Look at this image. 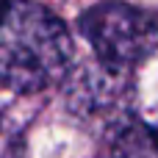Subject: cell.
I'll return each instance as SVG.
<instances>
[{
	"label": "cell",
	"mask_w": 158,
	"mask_h": 158,
	"mask_svg": "<svg viewBox=\"0 0 158 158\" xmlns=\"http://www.w3.org/2000/svg\"><path fill=\"white\" fill-rule=\"evenodd\" d=\"M83 33L106 69L128 72L156 47L158 25L136 6L103 3L83 17Z\"/></svg>",
	"instance_id": "obj_2"
},
{
	"label": "cell",
	"mask_w": 158,
	"mask_h": 158,
	"mask_svg": "<svg viewBox=\"0 0 158 158\" xmlns=\"http://www.w3.org/2000/svg\"><path fill=\"white\" fill-rule=\"evenodd\" d=\"M6 8H8V0H0V14H3Z\"/></svg>",
	"instance_id": "obj_5"
},
{
	"label": "cell",
	"mask_w": 158,
	"mask_h": 158,
	"mask_svg": "<svg viewBox=\"0 0 158 158\" xmlns=\"http://www.w3.org/2000/svg\"><path fill=\"white\" fill-rule=\"evenodd\" d=\"M111 158H158V128L139 119L125 122L114 136Z\"/></svg>",
	"instance_id": "obj_3"
},
{
	"label": "cell",
	"mask_w": 158,
	"mask_h": 158,
	"mask_svg": "<svg viewBox=\"0 0 158 158\" xmlns=\"http://www.w3.org/2000/svg\"><path fill=\"white\" fill-rule=\"evenodd\" d=\"M0 158H19V142L17 136L0 125Z\"/></svg>",
	"instance_id": "obj_4"
},
{
	"label": "cell",
	"mask_w": 158,
	"mask_h": 158,
	"mask_svg": "<svg viewBox=\"0 0 158 158\" xmlns=\"http://www.w3.org/2000/svg\"><path fill=\"white\" fill-rule=\"evenodd\" d=\"M72 42L64 22L36 3H8L0 14V83L33 94L58 83L69 67Z\"/></svg>",
	"instance_id": "obj_1"
}]
</instances>
